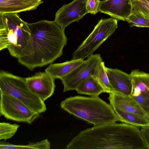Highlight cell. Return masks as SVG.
<instances>
[{
  "label": "cell",
  "instance_id": "cell-16",
  "mask_svg": "<svg viewBox=\"0 0 149 149\" xmlns=\"http://www.w3.org/2000/svg\"><path fill=\"white\" fill-rule=\"evenodd\" d=\"M130 74L132 84L130 95L141 93L149 97V74L135 69L132 70Z\"/></svg>",
  "mask_w": 149,
  "mask_h": 149
},
{
  "label": "cell",
  "instance_id": "cell-21",
  "mask_svg": "<svg viewBox=\"0 0 149 149\" xmlns=\"http://www.w3.org/2000/svg\"><path fill=\"white\" fill-rule=\"evenodd\" d=\"M126 21L130 24V27L149 28V18L138 12L132 11Z\"/></svg>",
  "mask_w": 149,
  "mask_h": 149
},
{
  "label": "cell",
  "instance_id": "cell-17",
  "mask_svg": "<svg viewBox=\"0 0 149 149\" xmlns=\"http://www.w3.org/2000/svg\"><path fill=\"white\" fill-rule=\"evenodd\" d=\"M78 93L97 97L104 91L97 79L93 75L81 81L75 90Z\"/></svg>",
  "mask_w": 149,
  "mask_h": 149
},
{
  "label": "cell",
  "instance_id": "cell-26",
  "mask_svg": "<svg viewBox=\"0 0 149 149\" xmlns=\"http://www.w3.org/2000/svg\"><path fill=\"white\" fill-rule=\"evenodd\" d=\"M140 131L147 148L149 149V126L142 128Z\"/></svg>",
  "mask_w": 149,
  "mask_h": 149
},
{
  "label": "cell",
  "instance_id": "cell-23",
  "mask_svg": "<svg viewBox=\"0 0 149 149\" xmlns=\"http://www.w3.org/2000/svg\"><path fill=\"white\" fill-rule=\"evenodd\" d=\"M130 95L139 104L149 121V97L141 93Z\"/></svg>",
  "mask_w": 149,
  "mask_h": 149
},
{
  "label": "cell",
  "instance_id": "cell-3",
  "mask_svg": "<svg viewBox=\"0 0 149 149\" xmlns=\"http://www.w3.org/2000/svg\"><path fill=\"white\" fill-rule=\"evenodd\" d=\"M60 106L70 114L94 126L120 121L110 104L98 96L70 97L62 101Z\"/></svg>",
  "mask_w": 149,
  "mask_h": 149
},
{
  "label": "cell",
  "instance_id": "cell-24",
  "mask_svg": "<svg viewBox=\"0 0 149 149\" xmlns=\"http://www.w3.org/2000/svg\"><path fill=\"white\" fill-rule=\"evenodd\" d=\"M132 1L133 6L132 11L140 13L149 18V3L146 0Z\"/></svg>",
  "mask_w": 149,
  "mask_h": 149
},
{
  "label": "cell",
  "instance_id": "cell-1",
  "mask_svg": "<svg viewBox=\"0 0 149 149\" xmlns=\"http://www.w3.org/2000/svg\"><path fill=\"white\" fill-rule=\"evenodd\" d=\"M28 24L31 39L17 59L20 63L32 70L60 57L68 38L64 29L54 21L42 20Z\"/></svg>",
  "mask_w": 149,
  "mask_h": 149
},
{
  "label": "cell",
  "instance_id": "cell-13",
  "mask_svg": "<svg viewBox=\"0 0 149 149\" xmlns=\"http://www.w3.org/2000/svg\"><path fill=\"white\" fill-rule=\"evenodd\" d=\"M108 99L112 107L132 113L148 121L139 104L130 95L113 93H109Z\"/></svg>",
  "mask_w": 149,
  "mask_h": 149
},
{
  "label": "cell",
  "instance_id": "cell-18",
  "mask_svg": "<svg viewBox=\"0 0 149 149\" xmlns=\"http://www.w3.org/2000/svg\"><path fill=\"white\" fill-rule=\"evenodd\" d=\"M120 121L138 127L143 128L149 126V121L147 119L132 113L112 107Z\"/></svg>",
  "mask_w": 149,
  "mask_h": 149
},
{
  "label": "cell",
  "instance_id": "cell-5",
  "mask_svg": "<svg viewBox=\"0 0 149 149\" xmlns=\"http://www.w3.org/2000/svg\"><path fill=\"white\" fill-rule=\"evenodd\" d=\"M0 91L13 97L35 112L40 114L47 110L45 102L28 87L25 78L1 71Z\"/></svg>",
  "mask_w": 149,
  "mask_h": 149
},
{
  "label": "cell",
  "instance_id": "cell-7",
  "mask_svg": "<svg viewBox=\"0 0 149 149\" xmlns=\"http://www.w3.org/2000/svg\"><path fill=\"white\" fill-rule=\"evenodd\" d=\"M0 112L8 119L31 124L40 114L31 110L10 95L0 91Z\"/></svg>",
  "mask_w": 149,
  "mask_h": 149
},
{
  "label": "cell",
  "instance_id": "cell-25",
  "mask_svg": "<svg viewBox=\"0 0 149 149\" xmlns=\"http://www.w3.org/2000/svg\"><path fill=\"white\" fill-rule=\"evenodd\" d=\"M100 0H87L86 8L88 13L95 15L98 12Z\"/></svg>",
  "mask_w": 149,
  "mask_h": 149
},
{
  "label": "cell",
  "instance_id": "cell-8",
  "mask_svg": "<svg viewBox=\"0 0 149 149\" xmlns=\"http://www.w3.org/2000/svg\"><path fill=\"white\" fill-rule=\"evenodd\" d=\"M102 59L100 54H92L61 80L64 86L63 92L76 90L81 82L93 75L98 65Z\"/></svg>",
  "mask_w": 149,
  "mask_h": 149
},
{
  "label": "cell",
  "instance_id": "cell-22",
  "mask_svg": "<svg viewBox=\"0 0 149 149\" xmlns=\"http://www.w3.org/2000/svg\"><path fill=\"white\" fill-rule=\"evenodd\" d=\"M20 125L5 122L0 123V140H5L11 138L17 132Z\"/></svg>",
  "mask_w": 149,
  "mask_h": 149
},
{
  "label": "cell",
  "instance_id": "cell-6",
  "mask_svg": "<svg viewBox=\"0 0 149 149\" xmlns=\"http://www.w3.org/2000/svg\"><path fill=\"white\" fill-rule=\"evenodd\" d=\"M118 20L111 17L99 21L92 32L73 52L72 59L88 57L115 31Z\"/></svg>",
  "mask_w": 149,
  "mask_h": 149
},
{
  "label": "cell",
  "instance_id": "cell-29",
  "mask_svg": "<svg viewBox=\"0 0 149 149\" xmlns=\"http://www.w3.org/2000/svg\"></svg>",
  "mask_w": 149,
  "mask_h": 149
},
{
  "label": "cell",
  "instance_id": "cell-19",
  "mask_svg": "<svg viewBox=\"0 0 149 149\" xmlns=\"http://www.w3.org/2000/svg\"><path fill=\"white\" fill-rule=\"evenodd\" d=\"M50 143L47 139L36 143L29 142L25 145H15L6 142L5 140L0 142V149H50Z\"/></svg>",
  "mask_w": 149,
  "mask_h": 149
},
{
  "label": "cell",
  "instance_id": "cell-20",
  "mask_svg": "<svg viewBox=\"0 0 149 149\" xmlns=\"http://www.w3.org/2000/svg\"><path fill=\"white\" fill-rule=\"evenodd\" d=\"M98 81L104 88L105 93H113L106 70L104 62H101L96 67L93 75Z\"/></svg>",
  "mask_w": 149,
  "mask_h": 149
},
{
  "label": "cell",
  "instance_id": "cell-2",
  "mask_svg": "<svg viewBox=\"0 0 149 149\" xmlns=\"http://www.w3.org/2000/svg\"><path fill=\"white\" fill-rule=\"evenodd\" d=\"M67 149H147L139 127L126 123H108L81 132Z\"/></svg>",
  "mask_w": 149,
  "mask_h": 149
},
{
  "label": "cell",
  "instance_id": "cell-27",
  "mask_svg": "<svg viewBox=\"0 0 149 149\" xmlns=\"http://www.w3.org/2000/svg\"><path fill=\"white\" fill-rule=\"evenodd\" d=\"M29 0V1H42V0Z\"/></svg>",
  "mask_w": 149,
  "mask_h": 149
},
{
  "label": "cell",
  "instance_id": "cell-11",
  "mask_svg": "<svg viewBox=\"0 0 149 149\" xmlns=\"http://www.w3.org/2000/svg\"><path fill=\"white\" fill-rule=\"evenodd\" d=\"M133 10L132 0H104L100 1L98 12L117 20L126 21Z\"/></svg>",
  "mask_w": 149,
  "mask_h": 149
},
{
  "label": "cell",
  "instance_id": "cell-14",
  "mask_svg": "<svg viewBox=\"0 0 149 149\" xmlns=\"http://www.w3.org/2000/svg\"><path fill=\"white\" fill-rule=\"evenodd\" d=\"M43 3L27 0H0V13H16L35 9Z\"/></svg>",
  "mask_w": 149,
  "mask_h": 149
},
{
  "label": "cell",
  "instance_id": "cell-12",
  "mask_svg": "<svg viewBox=\"0 0 149 149\" xmlns=\"http://www.w3.org/2000/svg\"><path fill=\"white\" fill-rule=\"evenodd\" d=\"M106 70L113 93L130 95L132 90L130 74L118 69L106 67Z\"/></svg>",
  "mask_w": 149,
  "mask_h": 149
},
{
  "label": "cell",
  "instance_id": "cell-4",
  "mask_svg": "<svg viewBox=\"0 0 149 149\" xmlns=\"http://www.w3.org/2000/svg\"><path fill=\"white\" fill-rule=\"evenodd\" d=\"M16 13H0V51L8 49L18 58L31 40L28 23Z\"/></svg>",
  "mask_w": 149,
  "mask_h": 149
},
{
  "label": "cell",
  "instance_id": "cell-15",
  "mask_svg": "<svg viewBox=\"0 0 149 149\" xmlns=\"http://www.w3.org/2000/svg\"><path fill=\"white\" fill-rule=\"evenodd\" d=\"M84 61V59H72L62 63L51 64L45 71L54 79H61L81 65Z\"/></svg>",
  "mask_w": 149,
  "mask_h": 149
},
{
  "label": "cell",
  "instance_id": "cell-9",
  "mask_svg": "<svg viewBox=\"0 0 149 149\" xmlns=\"http://www.w3.org/2000/svg\"><path fill=\"white\" fill-rule=\"evenodd\" d=\"M87 0H74L64 5L56 13L54 21L64 29L72 23L78 22L88 13Z\"/></svg>",
  "mask_w": 149,
  "mask_h": 149
},
{
  "label": "cell",
  "instance_id": "cell-28",
  "mask_svg": "<svg viewBox=\"0 0 149 149\" xmlns=\"http://www.w3.org/2000/svg\"><path fill=\"white\" fill-rule=\"evenodd\" d=\"M149 3V0H146Z\"/></svg>",
  "mask_w": 149,
  "mask_h": 149
},
{
  "label": "cell",
  "instance_id": "cell-10",
  "mask_svg": "<svg viewBox=\"0 0 149 149\" xmlns=\"http://www.w3.org/2000/svg\"><path fill=\"white\" fill-rule=\"evenodd\" d=\"M25 78L30 90L43 102L54 93L56 86L55 79L47 72H39Z\"/></svg>",
  "mask_w": 149,
  "mask_h": 149
}]
</instances>
